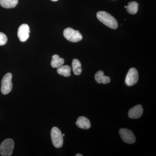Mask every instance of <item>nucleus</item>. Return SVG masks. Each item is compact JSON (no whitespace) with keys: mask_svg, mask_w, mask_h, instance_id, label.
<instances>
[{"mask_svg":"<svg viewBox=\"0 0 156 156\" xmlns=\"http://www.w3.org/2000/svg\"><path fill=\"white\" fill-rule=\"evenodd\" d=\"M76 156H83V155L80 154H77L76 155Z\"/></svg>","mask_w":156,"mask_h":156,"instance_id":"18","label":"nucleus"},{"mask_svg":"<svg viewBox=\"0 0 156 156\" xmlns=\"http://www.w3.org/2000/svg\"><path fill=\"white\" fill-rule=\"evenodd\" d=\"M62 136H65L64 134H62Z\"/></svg>","mask_w":156,"mask_h":156,"instance_id":"20","label":"nucleus"},{"mask_svg":"<svg viewBox=\"0 0 156 156\" xmlns=\"http://www.w3.org/2000/svg\"><path fill=\"white\" fill-rule=\"evenodd\" d=\"M63 35L68 41L73 43L80 41L83 39L82 35L80 33L79 31L75 30L73 29L70 27L64 30Z\"/></svg>","mask_w":156,"mask_h":156,"instance_id":"5","label":"nucleus"},{"mask_svg":"<svg viewBox=\"0 0 156 156\" xmlns=\"http://www.w3.org/2000/svg\"><path fill=\"white\" fill-rule=\"evenodd\" d=\"M14 147V141L13 140L10 138L5 140L0 145V154L2 156L11 155Z\"/></svg>","mask_w":156,"mask_h":156,"instance_id":"3","label":"nucleus"},{"mask_svg":"<svg viewBox=\"0 0 156 156\" xmlns=\"http://www.w3.org/2000/svg\"><path fill=\"white\" fill-rule=\"evenodd\" d=\"M138 80V73L134 68L130 69L126 76V83L127 86L131 87L137 83Z\"/></svg>","mask_w":156,"mask_h":156,"instance_id":"7","label":"nucleus"},{"mask_svg":"<svg viewBox=\"0 0 156 156\" xmlns=\"http://www.w3.org/2000/svg\"><path fill=\"white\" fill-rule=\"evenodd\" d=\"M18 0H0V5L5 9H12L17 5Z\"/></svg>","mask_w":156,"mask_h":156,"instance_id":"12","label":"nucleus"},{"mask_svg":"<svg viewBox=\"0 0 156 156\" xmlns=\"http://www.w3.org/2000/svg\"><path fill=\"white\" fill-rule=\"evenodd\" d=\"M51 138L52 143L55 147H61L63 145V139L61 131L57 127H54L51 129Z\"/></svg>","mask_w":156,"mask_h":156,"instance_id":"4","label":"nucleus"},{"mask_svg":"<svg viewBox=\"0 0 156 156\" xmlns=\"http://www.w3.org/2000/svg\"><path fill=\"white\" fill-rule=\"evenodd\" d=\"M52 1H53V2H56V1H58V0H51Z\"/></svg>","mask_w":156,"mask_h":156,"instance_id":"19","label":"nucleus"},{"mask_svg":"<svg viewBox=\"0 0 156 156\" xmlns=\"http://www.w3.org/2000/svg\"><path fill=\"white\" fill-rule=\"evenodd\" d=\"M143 111L142 105H138L130 109L128 112V117L132 119H138L142 116Z\"/></svg>","mask_w":156,"mask_h":156,"instance_id":"9","label":"nucleus"},{"mask_svg":"<svg viewBox=\"0 0 156 156\" xmlns=\"http://www.w3.org/2000/svg\"><path fill=\"white\" fill-rule=\"evenodd\" d=\"M126 10L128 13L131 14H136L138 9V3L136 2H131L128 3V6H126Z\"/></svg>","mask_w":156,"mask_h":156,"instance_id":"16","label":"nucleus"},{"mask_svg":"<svg viewBox=\"0 0 156 156\" xmlns=\"http://www.w3.org/2000/svg\"><path fill=\"white\" fill-rule=\"evenodd\" d=\"M64 63L63 58H60L58 55L55 54L52 56V61L51 62V66L53 68H58L63 65Z\"/></svg>","mask_w":156,"mask_h":156,"instance_id":"13","label":"nucleus"},{"mask_svg":"<svg viewBox=\"0 0 156 156\" xmlns=\"http://www.w3.org/2000/svg\"><path fill=\"white\" fill-rule=\"evenodd\" d=\"M76 125L79 128L83 129H89L91 127L90 121L86 117L80 116L78 118Z\"/></svg>","mask_w":156,"mask_h":156,"instance_id":"10","label":"nucleus"},{"mask_svg":"<svg viewBox=\"0 0 156 156\" xmlns=\"http://www.w3.org/2000/svg\"><path fill=\"white\" fill-rule=\"evenodd\" d=\"M95 80L98 83L107 84L110 82V78L105 76L102 71L99 70L96 73L95 75Z\"/></svg>","mask_w":156,"mask_h":156,"instance_id":"11","label":"nucleus"},{"mask_svg":"<svg viewBox=\"0 0 156 156\" xmlns=\"http://www.w3.org/2000/svg\"><path fill=\"white\" fill-rule=\"evenodd\" d=\"M8 41V38L5 34L0 32V46L5 44Z\"/></svg>","mask_w":156,"mask_h":156,"instance_id":"17","label":"nucleus"},{"mask_svg":"<svg viewBox=\"0 0 156 156\" xmlns=\"http://www.w3.org/2000/svg\"><path fill=\"white\" fill-rule=\"evenodd\" d=\"M119 133L122 140L126 143L132 144L135 142L136 138L131 130L126 128H121Z\"/></svg>","mask_w":156,"mask_h":156,"instance_id":"6","label":"nucleus"},{"mask_svg":"<svg viewBox=\"0 0 156 156\" xmlns=\"http://www.w3.org/2000/svg\"><path fill=\"white\" fill-rule=\"evenodd\" d=\"M71 68L68 65L62 66L57 68V72L58 74L64 76L65 77H69L71 76Z\"/></svg>","mask_w":156,"mask_h":156,"instance_id":"14","label":"nucleus"},{"mask_svg":"<svg viewBox=\"0 0 156 156\" xmlns=\"http://www.w3.org/2000/svg\"><path fill=\"white\" fill-rule=\"evenodd\" d=\"M12 78V74L11 73H7L2 79L1 91L3 95H7L12 90L13 88Z\"/></svg>","mask_w":156,"mask_h":156,"instance_id":"2","label":"nucleus"},{"mask_svg":"<svg viewBox=\"0 0 156 156\" xmlns=\"http://www.w3.org/2000/svg\"><path fill=\"white\" fill-rule=\"evenodd\" d=\"M30 33V27L27 24H23L20 26L17 32V36L20 41L24 42L27 41L29 37V34Z\"/></svg>","mask_w":156,"mask_h":156,"instance_id":"8","label":"nucleus"},{"mask_svg":"<svg viewBox=\"0 0 156 156\" xmlns=\"http://www.w3.org/2000/svg\"><path fill=\"white\" fill-rule=\"evenodd\" d=\"M73 72L76 75H80L82 72L81 62L78 59L75 58L73 60L72 64Z\"/></svg>","mask_w":156,"mask_h":156,"instance_id":"15","label":"nucleus"},{"mask_svg":"<svg viewBox=\"0 0 156 156\" xmlns=\"http://www.w3.org/2000/svg\"><path fill=\"white\" fill-rule=\"evenodd\" d=\"M98 20L109 28L115 29L118 28V23L114 17L104 11H98L97 13Z\"/></svg>","mask_w":156,"mask_h":156,"instance_id":"1","label":"nucleus"}]
</instances>
